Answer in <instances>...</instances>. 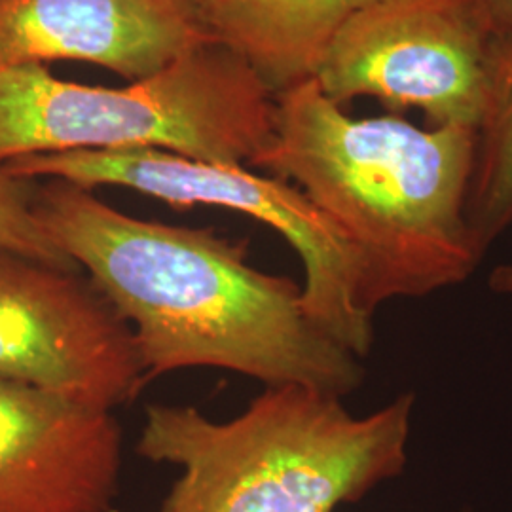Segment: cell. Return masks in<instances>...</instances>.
<instances>
[{
    "label": "cell",
    "instance_id": "7",
    "mask_svg": "<svg viewBox=\"0 0 512 512\" xmlns=\"http://www.w3.org/2000/svg\"><path fill=\"white\" fill-rule=\"evenodd\" d=\"M0 378L110 412L147 385L133 330L90 275L6 247Z\"/></svg>",
    "mask_w": 512,
    "mask_h": 512
},
{
    "label": "cell",
    "instance_id": "4",
    "mask_svg": "<svg viewBox=\"0 0 512 512\" xmlns=\"http://www.w3.org/2000/svg\"><path fill=\"white\" fill-rule=\"evenodd\" d=\"M275 95L219 40L124 88L59 80L44 65L0 71V164L71 150L154 148L249 167L274 135Z\"/></svg>",
    "mask_w": 512,
    "mask_h": 512
},
{
    "label": "cell",
    "instance_id": "14",
    "mask_svg": "<svg viewBox=\"0 0 512 512\" xmlns=\"http://www.w3.org/2000/svg\"><path fill=\"white\" fill-rule=\"evenodd\" d=\"M490 289L497 294H511L512 296V262L497 266L490 274Z\"/></svg>",
    "mask_w": 512,
    "mask_h": 512
},
{
    "label": "cell",
    "instance_id": "8",
    "mask_svg": "<svg viewBox=\"0 0 512 512\" xmlns=\"http://www.w3.org/2000/svg\"><path fill=\"white\" fill-rule=\"evenodd\" d=\"M120 473L110 410L0 378V512H110Z\"/></svg>",
    "mask_w": 512,
    "mask_h": 512
},
{
    "label": "cell",
    "instance_id": "9",
    "mask_svg": "<svg viewBox=\"0 0 512 512\" xmlns=\"http://www.w3.org/2000/svg\"><path fill=\"white\" fill-rule=\"evenodd\" d=\"M211 40L200 0H0V71L82 61L133 82Z\"/></svg>",
    "mask_w": 512,
    "mask_h": 512
},
{
    "label": "cell",
    "instance_id": "10",
    "mask_svg": "<svg viewBox=\"0 0 512 512\" xmlns=\"http://www.w3.org/2000/svg\"><path fill=\"white\" fill-rule=\"evenodd\" d=\"M374 0H200L215 40L238 52L270 88L313 78L336 31Z\"/></svg>",
    "mask_w": 512,
    "mask_h": 512
},
{
    "label": "cell",
    "instance_id": "12",
    "mask_svg": "<svg viewBox=\"0 0 512 512\" xmlns=\"http://www.w3.org/2000/svg\"><path fill=\"white\" fill-rule=\"evenodd\" d=\"M35 188L37 181L18 177L0 164V247L52 266L80 270L40 226L33 209Z\"/></svg>",
    "mask_w": 512,
    "mask_h": 512
},
{
    "label": "cell",
    "instance_id": "13",
    "mask_svg": "<svg viewBox=\"0 0 512 512\" xmlns=\"http://www.w3.org/2000/svg\"><path fill=\"white\" fill-rule=\"evenodd\" d=\"M501 33L512 35V0H482Z\"/></svg>",
    "mask_w": 512,
    "mask_h": 512
},
{
    "label": "cell",
    "instance_id": "2",
    "mask_svg": "<svg viewBox=\"0 0 512 512\" xmlns=\"http://www.w3.org/2000/svg\"><path fill=\"white\" fill-rule=\"evenodd\" d=\"M476 129L353 118L308 78L275 95L274 135L251 169L293 184L363 264L370 315L465 283L484 256L467 224Z\"/></svg>",
    "mask_w": 512,
    "mask_h": 512
},
{
    "label": "cell",
    "instance_id": "1",
    "mask_svg": "<svg viewBox=\"0 0 512 512\" xmlns=\"http://www.w3.org/2000/svg\"><path fill=\"white\" fill-rule=\"evenodd\" d=\"M33 209L128 321L147 382L222 368L266 387L300 385L342 399L365 382L361 359L308 315L302 287L251 266L245 241L135 219L61 179L37 181Z\"/></svg>",
    "mask_w": 512,
    "mask_h": 512
},
{
    "label": "cell",
    "instance_id": "3",
    "mask_svg": "<svg viewBox=\"0 0 512 512\" xmlns=\"http://www.w3.org/2000/svg\"><path fill=\"white\" fill-rule=\"evenodd\" d=\"M416 397L366 416L300 385L266 387L234 420L150 404L137 454L181 467L160 512H334L403 475Z\"/></svg>",
    "mask_w": 512,
    "mask_h": 512
},
{
    "label": "cell",
    "instance_id": "5",
    "mask_svg": "<svg viewBox=\"0 0 512 512\" xmlns=\"http://www.w3.org/2000/svg\"><path fill=\"white\" fill-rule=\"evenodd\" d=\"M23 179H61L84 188L122 186L173 207L215 205L274 228L304 266L302 302L311 319L363 359L374 315L363 302V264L348 239L293 184L251 167L211 164L154 148L71 150L6 162Z\"/></svg>",
    "mask_w": 512,
    "mask_h": 512
},
{
    "label": "cell",
    "instance_id": "6",
    "mask_svg": "<svg viewBox=\"0 0 512 512\" xmlns=\"http://www.w3.org/2000/svg\"><path fill=\"white\" fill-rule=\"evenodd\" d=\"M501 29L482 0H374L336 31L313 80L344 107L372 97L427 128L478 129Z\"/></svg>",
    "mask_w": 512,
    "mask_h": 512
},
{
    "label": "cell",
    "instance_id": "11",
    "mask_svg": "<svg viewBox=\"0 0 512 512\" xmlns=\"http://www.w3.org/2000/svg\"><path fill=\"white\" fill-rule=\"evenodd\" d=\"M467 224L482 256L512 226V35L505 33L495 42L488 103L476 129Z\"/></svg>",
    "mask_w": 512,
    "mask_h": 512
}]
</instances>
